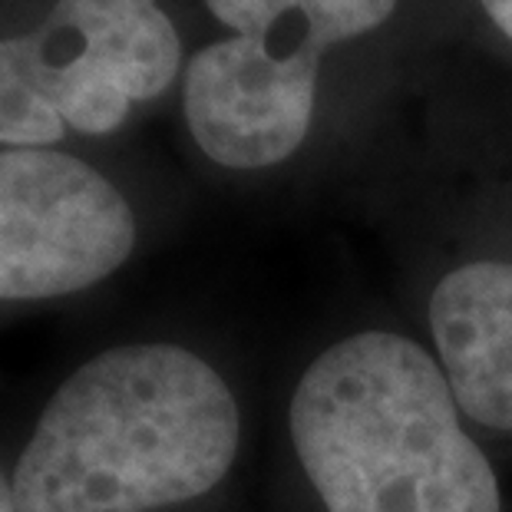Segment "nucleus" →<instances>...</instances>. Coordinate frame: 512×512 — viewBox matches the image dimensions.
<instances>
[{
	"label": "nucleus",
	"mask_w": 512,
	"mask_h": 512,
	"mask_svg": "<svg viewBox=\"0 0 512 512\" xmlns=\"http://www.w3.org/2000/svg\"><path fill=\"white\" fill-rule=\"evenodd\" d=\"M242 410L182 344H123L80 364L43 403L10 483L20 512H159L232 473Z\"/></svg>",
	"instance_id": "f257e3e1"
},
{
	"label": "nucleus",
	"mask_w": 512,
	"mask_h": 512,
	"mask_svg": "<svg viewBox=\"0 0 512 512\" xmlns=\"http://www.w3.org/2000/svg\"><path fill=\"white\" fill-rule=\"evenodd\" d=\"M440 361L394 331L331 344L291 394V446L324 512H503Z\"/></svg>",
	"instance_id": "f03ea898"
},
{
	"label": "nucleus",
	"mask_w": 512,
	"mask_h": 512,
	"mask_svg": "<svg viewBox=\"0 0 512 512\" xmlns=\"http://www.w3.org/2000/svg\"><path fill=\"white\" fill-rule=\"evenodd\" d=\"M179 73L182 37L159 0H50L0 34V146L113 136Z\"/></svg>",
	"instance_id": "7ed1b4c3"
},
{
	"label": "nucleus",
	"mask_w": 512,
	"mask_h": 512,
	"mask_svg": "<svg viewBox=\"0 0 512 512\" xmlns=\"http://www.w3.org/2000/svg\"><path fill=\"white\" fill-rule=\"evenodd\" d=\"M139 222L113 179L67 149L0 146V301H57L113 278Z\"/></svg>",
	"instance_id": "20e7f679"
},
{
	"label": "nucleus",
	"mask_w": 512,
	"mask_h": 512,
	"mask_svg": "<svg viewBox=\"0 0 512 512\" xmlns=\"http://www.w3.org/2000/svg\"><path fill=\"white\" fill-rule=\"evenodd\" d=\"M318 73L271 57L242 34L209 43L182 70L192 143L222 169L281 166L311 133Z\"/></svg>",
	"instance_id": "39448f33"
},
{
	"label": "nucleus",
	"mask_w": 512,
	"mask_h": 512,
	"mask_svg": "<svg viewBox=\"0 0 512 512\" xmlns=\"http://www.w3.org/2000/svg\"><path fill=\"white\" fill-rule=\"evenodd\" d=\"M430 331L463 417L512 433V261H466L443 275Z\"/></svg>",
	"instance_id": "423d86ee"
},
{
	"label": "nucleus",
	"mask_w": 512,
	"mask_h": 512,
	"mask_svg": "<svg viewBox=\"0 0 512 512\" xmlns=\"http://www.w3.org/2000/svg\"><path fill=\"white\" fill-rule=\"evenodd\" d=\"M232 34H291L321 53L380 27L397 0H205Z\"/></svg>",
	"instance_id": "0eeeda50"
},
{
	"label": "nucleus",
	"mask_w": 512,
	"mask_h": 512,
	"mask_svg": "<svg viewBox=\"0 0 512 512\" xmlns=\"http://www.w3.org/2000/svg\"><path fill=\"white\" fill-rule=\"evenodd\" d=\"M479 4H483L489 20L512 40V0H479Z\"/></svg>",
	"instance_id": "6e6552de"
},
{
	"label": "nucleus",
	"mask_w": 512,
	"mask_h": 512,
	"mask_svg": "<svg viewBox=\"0 0 512 512\" xmlns=\"http://www.w3.org/2000/svg\"><path fill=\"white\" fill-rule=\"evenodd\" d=\"M0 512H20L14 499V483H10V473H4V466H0Z\"/></svg>",
	"instance_id": "1a4fd4ad"
}]
</instances>
